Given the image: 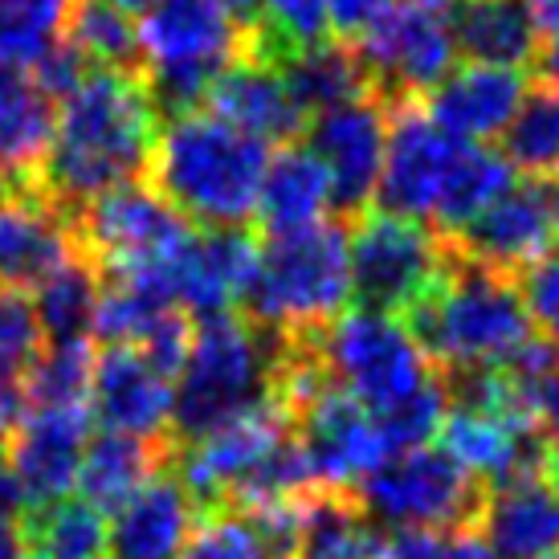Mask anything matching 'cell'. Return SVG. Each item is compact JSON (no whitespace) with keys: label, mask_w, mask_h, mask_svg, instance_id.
<instances>
[{"label":"cell","mask_w":559,"mask_h":559,"mask_svg":"<svg viewBox=\"0 0 559 559\" xmlns=\"http://www.w3.org/2000/svg\"><path fill=\"white\" fill-rule=\"evenodd\" d=\"M159 131V107L140 74L86 70L53 107V135L41 159V192L58 209L107 197L147 176Z\"/></svg>","instance_id":"1"},{"label":"cell","mask_w":559,"mask_h":559,"mask_svg":"<svg viewBox=\"0 0 559 559\" xmlns=\"http://www.w3.org/2000/svg\"><path fill=\"white\" fill-rule=\"evenodd\" d=\"M514 185L511 164L486 143H466L429 119L420 103H389V147L376 204L453 241Z\"/></svg>","instance_id":"2"},{"label":"cell","mask_w":559,"mask_h":559,"mask_svg":"<svg viewBox=\"0 0 559 559\" xmlns=\"http://www.w3.org/2000/svg\"><path fill=\"white\" fill-rule=\"evenodd\" d=\"M270 147L213 110H180L156 131L152 188L201 229H241L253 221Z\"/></svg>","instance_id":"3"},{"label":"cell","mask_w":559,"mask_h":559,"mask_svg":"<svg viewBox=\"0 0 559 559\" xmlns=\"http://www.w3.org/2000/svg\"><path fill=\"white\" fill-rule=\"evenodd\" d=\"M408 331L445 380L507 372L535 340L519 286L453 253L445 278L408 311Z\"/></svg>","instance_id":"4"},{"label":"cell","mask_w":559,"mask_h":559,"mask_svg":"<svg viewBox=\"0 0 559 559\" xmlns=\"http://www.w3.org/2000/svg\"><path fill=\"white\" fill-rule=\"evenodd\" d=\"M307 347L319 372L335 389L356 396L376 420L401 417L408 408L450 392V380L437 372L401 314L347 307L340 319L314 331Z\"/></svg>","instance_id":"5"},{"label":"cell","mask_w":559,"mask_h":559,"mask_svg":"<svg viewBox=\"0 0 559 559\" xmlns=\"http://www.w3.org/2000/svg\"><path fill=\"white\" fill-rule=\"evenodd\" d=\"M290 340L241 314H217L192 326L188 356L176 372L171 445L209 433L213 425L274 392Z\"/></svg>","instance_id":"6"},{"label":"cell","mask_w":559,"mask_h":559,"mask_svg":"<svg viewBox=\"0 0 559 559\" xmlns=\"http://www.w3.org/2000/svg\"><path fill=\"white\" fill-rule=\"evenodd\" d=\"M356 298L347 229L335 221L265 237L249 282V319L282 340H311Z\"/></svg>","instance_id":"7"},{"label":"cell","mask_w":559,"mask_h":559,"mask_svg":"<svg viewBox=\"0 0 559 559\" xmlns=\"http://www.w3.org/2000/svg\"><path fill=\"white\" fill-rule=\"evenodd\" d=\"M253 33L221 0H156L135 16V62L156 107L180 115L209 98L213 82L246 58Z\"/></svg>","instance_id":"8"},{"label":"cell","mask_w":559,"mask_h":559,"mask_svg":"<svg viewBox=\"0 0 559 559\" xmlns=\"http://www.w3.org/2000/svg\"><path fill=\"white\" fill-rule=\"evenodd\" d=\"M74 234H79L82 258H91L103 278L152 274L168 282V265L192 237V225L156 188L135 180L82 204Z\"/></svg>","instance_id":"9"},{"label":"cell","mask_w":559,"mask_h":559,"mask_svg":"<svg viewBox=\"0 0 559 559\" xmlns=\"http://www.w3.org/2000/svg\"><path fill=\"white\" fill-rule=\"evenodd\" d=\"M356 502L392 535L457 531L474 527L481 486L441 445H417L376 469L356 490Z\"/></svg>","instance_id":"10"},{"label":"cell","mask_w":559,"mask_h":559,"mask_svg":"<svg viewBox=\"0 0 559 559\" xmlns=\"http://www.w3.org/2000/svg\"><path fill=\"white\" fill-rule=\"evenodd\" d=\"M347 253L352 286L364 307L389 314L413 311L453 262V246L437 229L384 209L359 213L356 229L347 234Z\"/></svg>","instance_id":"11"},{"label":"cell","mask_w":559,"mask_h":559,"mask_svg":"<svg viewBox=\"0 0 559 559\" xmlns=\"http://www.w3.org/2000/svg\"><path fill=\"white\" fill-rule=\"evenodd\" d=\"M457 0H396L356 46L372 91L384 103H420L450 79L462 49L453 29Z\"/></svg>","instance_id":"12"},{"label":"cell","mask_w":559,"mask_h":559,"mask_svg":"<svg viewBox=\"0 0 559 559\" xmlns=\"http://www.w3.org/2000/svg\"><path fill=\"white\" fill-rule=\"evenodd\" d=\"M290 441H295V413L278 392H270L258 404L213 425L209 433L180 441L171 450V466L201 511H221Z\"/></svg>","instance_id":"13"},{"label":"cell","mask_w":559,"mask_h":559,"mask_svg":"<svg viewBox=\"0 0 559 559\" xmlns=\"http://www.w3.org/2000/svg\"><path fill=\"white\" fill-rule=\"evenodd\" d=\"M437 437L441 450L478 486H502L519 474L539 469L547 450L514 408L502 372L462 380V401H450Z\"/></svg>","instance_id":"14"},{"label":"cell","mask_w":559,"mask_h":559,"mask_svg":"<svg viewBox=\"0 0 559 559\" xmlns=\"http://www.w3.org/2000/svg\"><path fill=\"white\" fill-rule=\"evenodd\" d=\"M295 437L307 457V469L319 495L356 498V490L372 478L389 457H396L384 437V425L331 380H319L295 404Z\"/></svg>","instance_id":"15"},{"label":"cell","mask_w":559,"mask_h":559,"mask_svg":"<svg viewBox=\"0 0 559 559\" xmlns=\"http://www.w3.org/2000/svg\"><path fill=\"white\" fill-rule=\"evenodd\" d=\"M307 147L323 164L335 209L364 213L376 201L384 147H389V103L376 91L359 94L343 107L311 115L307 123Z\"/></svg>","instance_id":"16"},{"label":"cell","mask_w":559,"mask_h":559,"mask_svg":"<svg viewBox=\"0 0 559 559\" xmlns=\"http://www.w3.org/2000/svg\"><path fill=\"white\" fill-rule=\"evenodd\" d=\"M86 441H91V404H25L13 437L4 441V457L25 486L29 507L70 498Z\"/></svg>","instance_id":"17"},{"label":"cell","mask_w":559,"mask_h":559,"mask_svg":"<svg viewBox=\"0 0 559 559\" xmlns=\"http://www.w3.org/2000/svg\"><path fill=\"white\" fill-rule=\"evenodd\" d=\"M171 413H176V380L159 372L143 352L110 343L94 356L91 417H98L103 429L171 441Z\"/></svg>","instance_id":"18"},{"label":"cell","mask_w":559,"mask_h":559,"mask_svg":"<svg viewBox=\"0 0 559 559\" xmlns=\"http://www.w3.org/2000/svg\"><path fill=\"white\" fill-rule=\"evenodd\" d=\"M70 258H79V234L66 209L41 188L0 192V290L33 295Z\"/></svg>","instance_id":"19"},{"label":"cell","mask_w":559,"mask_h":559,"mask_svg":"<svg viewBox=\"0 0 559 559\" xmlns=\"http://www.w3.org/2000/svg\"><path fill=\"white\" fill-rule=\"evenodd\" d=\"M258 249L262 246L246 229H192L168 265L171 302L197 323L234 314L237 302H246L249 295Z\"/></svg>","instance_id":"20"},{"label":"cell","mask_w":559,"mask_h":559,"mask_svg":"<svg viewBox=\"0 0 559 559\" xmlns=\"http://www.w3.org/2000/svg\"><path fill=\"white\" fill-rule=\"evenodd\" d=\"M551 237H556V225H551V204L544 192L535 185H511L450 246L462 262L519 278L551 249Z\"/></svg>","instance_id":"21"},{"label":"cell","mask_w":559,"mask_h":559,"mask_svg":"<svg viewBox=\"0 0 559 559\" xmlns=\"http://www.w3.org/2000/svg\"><path fill=\"white\" fill-rule=\"evenodd\" d=\"M204 103H209V110L217 119H225L237 131H246L249 140L265 143V147L295 143L307 131V123H311V115L298 107L295 91H290V82L282 74L278 58H270V53L237 58L213 82V91H209Z\"/></svg>","instance_id":"22"},{"label":"cell","mask_w":559,"mask_h":559,"mask_svg":"<svg viewBox=\"0 0 559 559\" xmlns=\"http://www.w3.org/2000/svg\"><path fill=\"white\" fill-rule=\"evenodd\" d=\"M474 523L502 559H556L559 481L544 469H531L502 486H490Z\"/></svg>","instance_id":"23"},{"label":"cell","mask_w":559,"mask_h":559,"mask_svg":"<svg viewBox=\"0 0 559 559\" xmlns=\"http://www.w3.org/2000/svg\"><path fill=\"white\" fill-rule=\"evenodd\" d=\"M523 94H527L523 70L466 62L453 66L450 79L425 98V110L437 127H445L457 140L495 143L511 127Z\"/></svg>","instance_id":"24"},{"label":"cell","mask_w":559,"mask_h":559,"mask_svg":"<svg viewBox=\"0 0 559 559\" xmlns=\"http://www.w3.org/2000/svg\"><path fill=\"white\" fill-rule=\"evenodd\" d=\"M201 507L176 474L159 469L110 523V556L115 559H180L192 531L201 523Z\"/></svg>","instance_id":"25"},{"label":"cell","mask_w":559,"mask_h":559,"mask_svg":"<svg viewBox=\"0 0 559 559\" xmlns=\"http://www.w3.org/2000/svg\"><path fill=\"white\" fill-rule=\"evenodd\" d=\"M331 213H335V192H331L323 164L314 159L307 143L302 147L286 143L278 156H270L262 188H258V209H253L265 237L323 225V221H331Z\"/></svg>","instance_id":"26"},{"label":"cell","mask_w":559,"mask_h":559,"mask_svg":"<svg viewBox=\"0 0 559 559\" xmlns=\"http://www.w3.org/2000/svg\"><path fill=\"white\" fill-rule=\"evenodd\" d=\"M171 441H147V437L110 433L103 429L86 441L79 466V498L98 514L119 511L131 498L140 495L159 469L171 466Z\"/></svg>","instance_id":"27"},{"label":"cell","mask_w":559,"mask_h":559,"mask_svg":"<svg viewBox=\"0 0 559 559\" xmlns=\"http://www.w3.org/2000/svg\"><path fill=\"white\" fill-rule=\"evenodd\" d=\"M53 135V98L29 70L0 66V176L29 180L41 171Z\"/></svg>","instance_id":"28"},{"label":"cell","mask_w":559,"mask_h":559,"mask_svg":"<svg viewBox=\"0 0 559 559\" xmlns=\"http://www.w3.org/2000/svg\"><path fill=\"white\" fill-rule=\"evenodd\" d=\"M453 29L466 62L523 70L539 53V33L523 0H457Z\"/></svg>","instance_id":"29"},{"label":"cell","mask_w":559,"mask_h":559,"mask_svg":"<svg viewBox=\"0 0 559 559\" xmlns=\"http://www.w3.org/2000/svg\"><path fill=\"white\" fill-rule=\"evenodd\" d=\"M290 559H396L392 531L364 514L356 498L319 495L298 531Z\"/></svg>","instance_id":"30"},{"label":"cell","mask_w":559,"mask_h":559,"mask_svg":"<svg viewBox=\"0 0 559 559\" xmlns=\"http://www.w3.org/2000/svg\"><path fill=\"white\" fill-rule=\"evenodd\" d=\"M25 559H107L110 523L82 498H58L33 507L16 527Z\"/></svg>","instance_id":"31"},{"label":"cell","mask_w":559,"mask_h":559,"mask_svg":"<svg viewBox=\"0 0 559 559\" xmlns=\"http://www.w3.org/2000/svg\"><path fill=\"white\" fill-rule=\"evenodd\" d=\"M278 66L295 91L298 107L307 115H323V110L343 107V103L372 91L356 46H343V41H319V46L295 49V53L278 58Z\"/></svg>","instance_id":"32"},{"label":"cell","mask_w":559,"mask_h":559,"mask_svg":"<svg viewBox=\"0 0 559 559\" xmlns=\"http://www.w3.org/2000/svg\"><path fill=\"white\" fill-rule=\"evenodd\" d=\"M103 295V274L94 270L91 258H70V262L49 274L33 290V314L46 343H86L94 335V311Z\"/></svg>","instance_id":"33"},{"label":"cell","mask_w":559,"mask_h":559,"mask_svg":"<svg viewBox=\"0 0 559 559\" xmlns=\"http://www.w3.org/2000/svg\"><path fill=\"white\" fill-rule=\"evenodd\" d=\"M502 159L514 176L527 180H559V86L535 82L502 131Z\"/></svg>","instance_id":"34"},{"label":"cell","mask_w":559,"mask_h":559,"mask_svg":"<svg viewBox=\"0 0 559 559\" xmlns=\"http://www.w3.org/2000/svg\"><path fill=\"white\" fill-rule=\"evenodd\" d=\"M82 0H0V66L37 70L70 37Z\"/></svg>","instance_id":"35"},{"label":"cell","mask_w":559,"mask_h":559,"mask_svg":"<svg viewBox=\"0 0 559 559\" xmlns=\"http://www.w3.org/2000/svg\"><path fill=\"white\" fill-rule=\"evenodd\" d=\"M514 408L544 445H559V347L531 340L527 352L502 372Z\"/></svg>","instance_id":"36"},{"label":"cell","mask_w":559,"mask_h":559,"mask_svg":"<svg viewBox=\"0 0 559 559\" xmlns=\"http://www.w3.org/2000/svg\"><path fill=\"white\" fill-rule=\"evenodd\" d=\"M70 46L91 70H131L135 62V16L107 0H82L70 21Z\"/></svg>","instance_id":"37"},{"label":"cell","mask_w":559,"mask_h":559,"mask_svg":"<svg viewBox=\"0 0 559 559\" xmlns=\"http://www.w3.org/2000/svg\"><path fill=\"white\" fill-rule=\"evenodd\" d=\"M94 347L86 343H46L41 356L21 376L25 404H91Z\"/></svg>","instance_id":"38"},{"label":"cell","mask_w":559,"mask_h":559,"mask_svg":"<svg viewBox=\"0 0 559 559\" xmlns=\"http://www.w3.org/2000/svg\"><path fill=\"white\" fill-rule=\"evenodd\" d=\"M180 559H286L237 511H204Z\"/></svg>","instance_id":"39"},{"label":"cell","mask_w":559,"mask_h":559,"mask_svg":"<svg viewBox=\"0 0 559 559\" xmlns=\"http://www.w3.org/2000/svg\"><path fill=\"white\" fill-rule=\"evenodd\" d=\"M41 347H46V335L37 326L33 302L25 295L0 290V376L21 380L33 359L41 356Z\"/></svg>","instance_id":"40"},{"label":"cell","mask_w":559,"mask_h":559,"mask_svg":"<svg viewBox=\"0 0 559 559\" xmlns=\"http://www.w3.org/2000/svg\"><path fill=\"white\" fill-rule=\"evenodd\" d=\"M514 286H519V298L527 307L535 340L559 347V249H547L539 262L527 265L514 278Z\"/></svg>","instance_id":"41"},{"label":"cell","mask_w":559,"mask_h":559,"mask_svg":"<svg viewBox=\"0 0 559 559\" xmlns=\"http://www.w3.org/2000/svg\"><path fill=\"white\" fill-rule=\"evenodd\" d=\"M392 544H396V559H502L474 527L401 531L392 535Z\"/></svg>","instance_id":"42"},{"label":"cell","mask_w":559,"mask_h":559,"mask_svg":"<svg viewBox=\"0 0 559 559\" xmlns=\"http://www.w3.org/2000/svg\"><path fill=\"white\" fill-rule=\"evenodd\" d=\"M396 0H326V33L343 46H359L392 13Z\"/></svg>","instance_id":"43"},{"label":"cell","mask_w":559,"mask_h":559,"mask_svg":"<svg viewBox=\"0 0 559 559\" xmlns=\"http://www.w3.org/2000/svg\"><path fill=\"white\" fill-rule=\"evenodd\" d=\"M29 498H25V486L16 478V469L9 466V457L0 450V531H16L29 514Z\"/></svg>","instance_id":"44"},{"label":"cell","mask_w":559,"mask_h":559,"mask_svg":"<svg viewBox=\"0 0 559 559\" xmlns=\"http://www.w3.org/2000/svg\"><path fill=\"white\" fill-rule=\"evenodd\" d=\"M21 413H25V392H21V380H4V376H0V450H4V441L13 437Z\"/></svg>","instance_id":"45"},{"label":"cell","mask_w":559,"mask_h":559,"mask_svg":"<svg viewBox=\"0 0 559 559\" xmlns=\"http://www.w3.org/2000/svg\"><path fill=\"white\" fill-rule=\"evenodd\" d=\"M531 13V25L539 33V46L544 41H559V0H523Z\"/></svg>","instance_id":"46"},{"label":"cell","mask_w":559,"mask_h":559,"mask_svg":"<svg viewBox=\"0 0 559 559\" xmlns=\"http://www.w3.org/2000/svg\"><path fill=\"white\" fill-rule=\"evenodd\" d=\"M221 4H225L249 33L258 29V21H262V0H221Z\"/></svg>","instance_id":"47"},{"label":"cell","mask_w":559,"mask_h":559,"mask_svg":"<svg viewBox=\"0 0 559 559\" xmlns=\"http://www.w3.org/2000/svg\"><path fill=\"white\" fill-rule=\"evenodd\" d=\"M535 62H539V74L544 82H556L559 86V41H544L539 53H535Z\"/></svg>","instance_id":"48"},{"label":"cell","mask_w":559,"mask_h":559,"mask_svg":"<svg viewBox=\"0 0 559 559\" xmlns=\"http://www.w3.org/2000/svg\"><path fill=\"white\" fill-rule=\"evenodd\" d=\"M107 4H115V9H123V13H131V16H140V13H147L156 0H107Z\"/></svg>","instance_id":"49"},{"label":"cell","mask_w":559,"mask_h":559,"mask_svg":"<svg viewBox=\"0 0 559 559\" xmlns=\"http://www.w3.org/2000/svg\"><path fill=\"white\" fill-rule=\"evenodd\" d=\"M547 204H551V225H556V234H559V180H556V188H551Z\"/></svg>","instance_id":"50"}]
</instances>
